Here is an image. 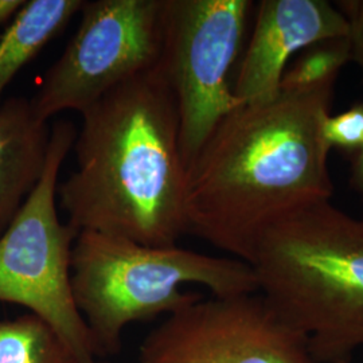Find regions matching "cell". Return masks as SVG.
<instances>
[{
	"label": "cell",
	"instance_id": "obj_1",
	"mask_svg": "<svg viewBox=\"0 0 363 363\" xmlns=\"http://www.w3.org/2000/svg\"><path fill=\"white\" fill-rule=\"evenodd\" d=\"M337 79L281 88L220 121L187 169V233L250 264L273 225L331 201L323 123Z\"/></svg>",
	"mask_w": 363,
	"mask_h": 363
},
{
	"label": "cell",
	"instance_id": "obj_2",
	"mask_svg": "<svg viewBox=\"0 0 363 363\" xmlns=\"http://www.w3.org/2000/svg\"><path fill=\"white\" fill-rule=\"evenodd\" d=\"M82 116L76 169L58 184L67 223L150 247L187 233V167L179 116L160 62L109 91Z\"/></svg>",
	"mask_w": 363,
	"mask_h": 363
},
{
	"label": "cell",
	"instance_id": "obj_3",
	"mask_svg": "<svg viewBox=\"0 0 363 363\" xmlns=\"http://www.w3.org/2000/svg\"><path fill=\"white\" fill-rule=\"evenodd\" d=\"M259 294L315 363L363 349V218L323 202L268 229L249 264Z\"/></svg>",
	"mask_w": 363,
	"mask_h": 363
},
{
	"label": "cell",
	"instance_id": "obj_4",
	"mask_svg": "<svg viewBox=\"0 0 363 363\" xmlns=\"http://www.w3.org/2000/svg\"><path fill=\"white\" fill-rule=\"evenodd\" d=\"M184 284L206 286L211 296L259 294L252 267L174 247H150L124 237L84 230L72 250V288L99 358L117 354L124 330L169 316L202 298Z\"/></svg>",
	"mask_w": 363,
	"mask_h": 363
},
{
	"label": "cell",
	"instance_id": "obj_5",
	"mask_svg": "<svg viewBox=\"0 0 363 363\" xmlns=\"http://www.w3.org/2000/svg\"><path fill=\"white\" fill-rule=\"evenodd\" d=\"M76 127L57 121L37 186L0 235V301L38 316L81 363H100L72 288V250L78 232L57 210L60 171L76 140Z\"/></svg>",
	"mask_w": 363,
	"mask_h": 363
},
{
	"label": "cell",
	"instance_id": "obj_6",
	"mask_svg": "<svg viewBox=\"0 0 363 363\" xmlns=\"http://www.w3.org/2000/svg\"><path fill=\"white\" fill-rule=\"evenodd\" d=\"M252 9L250 0H163L159 62L175 99L187 169L220 121L244 105L229 74Z\"/></svg>",
	"mask_w": 363,
	"mask_h": 363
},
{
	"label": "cell",
	"instance_id": "obj_7",
	"mask_svg": "<svg viewBox=\"0 0 363 363\" xmlns=\"http://www.w3.org/2000/svg\"><path fill=\"white\" fill-rule=\"evenodd\" d=\"M61 57L31 100L37 116L85 112L162 55L163 0H91Z\"/></svg>",
	"mask_w": 363,
	"mask_h": 363
},
{
	"label": "cell",
	"instance_id": "obj_8",
	"mask_svg": "<svg viewBox=\"0 0 363 363\" xmlns=\"http://www.w3.org/2000/svg\"><path fill=\"white\" fill-rule=\"evenodd\" d=\"M139 363H315L259 294L202 298L144 337Z\"/></svg>",
	"mask_w": 363,
	"mask_h": 363
},
{
	"label": "cell",
	"instance_id": "obj_9",
	"mask_svg": "<svg viewBox=\"0 0 363 363\" xmlns=\"http://www.w3.org/2000/svg\"><path fill=\"white\" fill-rule=\"evenodd\" d=\"M343 13L325 0H261L241 60L233 93L244 104H259L281 91L288 64L316 43L347 38Z\"/></svg>",
	"mask_w": 363,
	"mask_h": 363
},
{
	"label": "cell",
	"instance_id": "obj_10",
	"mask_svg": "<svg viewBox=\"0 0 363 363\" xmlns=\"http://www.w3.org/2000/svg\"><path fill=\"white\" fill-rule=\"evenodd\" d=\"M50 130L31 100L10 97L0 106V235L37 186L45 169Z\"/></svg>",
	"mask_w": 363,
	"mask_h": 363
},
{
	"label": "cell",
	"instance_id": "obj_11",
	"mask_svg": "<svg viewBox=\"0 0 363 363\" xmlns=\"http://www.w3.org/2000/svg\"><path fill=\"white\" fill-rule=\"evenodd\" d=\"M85 0H26L0 30V106L13 77L60 34Z\"/></svg>",
	"mask_w": 363,
	"mask_h": 363
},
{
	"label": "cell",
	"instance_id": "obj_12",
	"mask_svg": "<svg viewBox=\"0 0 363 363\" xmlns=\"http://www.w3.org/2000/svg\"><path fill=\"white\" fill-rule=\"evenodd\" d=\"M0 363H81L52 327L33 313L0 319Z\"/></svg>",
	"mask_w": 363,
	"mask_h": 363
},
{
	"label": "cell",
	"instance_id": "obj_13",
	"mask_svg": "<svg viewBox=\"0 0 363 363\" xmlns=\"http://www.w3.org/2000/svg\"><path fill=\"white\" fill-rule=\"evenodd\" d=\"M347 62H350L349 39L316 43L300 52L298 58L288 65L281 79V88L311 86L330 78H337Z\"/></svg>",
	"mask_w": 363,
	"mask_h": 363
},
{
	"label": "cell",
	"instance_id": "obj_14",
	"mask_svg": "<svg viewBox=\"0 0 363 363\" xmlns=\"http://www.w3.org/2000/svg\"><path fill=\"white\" fill-rule=\"evenodd\" d=\"M323 139L330 150L334 148L351 156L358 152L363 147V101L325 117Z\"/></svg>",
	"mask_w": 363,
	"mask_h": 363
},
{
	"label": "cell",
	"instance_id": "obj_15",
	"mask_svg": "<svg viewBox=\"0 0 363 363\" xmlns=\"http://www.w3.org/2000/svg\"><path fill=\"white\" fill-rule=\"evenodd\" d=\"M335 6L347 21L350 62L359 69L363 82V0H342Z\"/></svg>",
	"mask_w": 363,
	"mask_h": 363
},
{
	"label": "cell",
	"instance_id": "obj_16",
	"mask_svg": "<svg viewBox=\"0 0 363 363\" xmlns=\"http://www.w3.org/2000/svg\"><path fill=\"white\" fill-rule=\"evenodd\" d=\"M350 189L363 201V147L351 156Z\"/></svg>",
	"mask_w": 363,
	"mask_h": 363
},
{
	"label": "cell",
	"instance_id": "obj_17",
	"mask_svg": "<svg viewBox=\"0 0 363 363\" xmlns=\"http://www.w3.org/2000/svg\"><path fill=\"white\" fill-rule=\"evenodd\" d=\"M26 0H0V26L6 25L21 10Z\"/></svg>",
	"mask_w": 363,
	"mask_h": 363
},
{
	"label": "cell",
	"instance_id": "obj_18",
	"mask_svg": "<svg viewBox=\"0 0 363 363\" xmlns=\"http://www.w3.org/2000/svg\"><path fill=\"white\" fill-rule=\"evenodd\" d=\"M362 218H363V216H362Z\"/></svg>",
	"mask_w": 363,
	"mask_h": 363
}]
</instances>
